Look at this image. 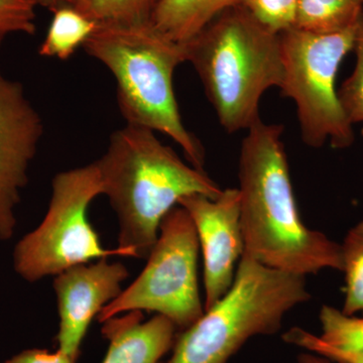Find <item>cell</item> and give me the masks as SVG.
<instances>
[{
  "mask_svg": "<svg viewBox=\"0 0 363 363\" xmlns=\"http://www.w3.org/2000/svg\"><path fill=\"white\" fill-rule=\"evenodd\" d=\"M51 11V25L40 45L39 55L64 61L84 45L96 30L98 23L74 6H61Z\"/></svg>",
  "mask_w": 363,
  "mask_h": 363,
  "instance_id": "obj_14",
  "label": "cell"
},
{
  "mask_svg": "<svg viewBox=\"0 0 363 363\" xmlns=\"http://www.w3.org/2000/svg\"><path fill=\"white\" fill-rule=\"evenodd\" d=\"M83 48L116 78L117 104L126 123L169 136L192 167L203 169L204 147L184 125L174 92V73L187 62L185 45L149 21L98 23Z\"/></svg>",
  "mask_w": 363,
  "mask_h": 363,
  "instance_id": "obj_3",
  "label": "cell"
},
{
  "mask_svg": "<svg viewBox=\"0 0 363 363\" xmlns=\"http://www.w3.org/2000/svg\"><path fill=\"white\" fill-rule=\"evenodd\" d=\"M154 133L126 124L112 133L106 152L95 162L102 195L118 219L117 247L124 257L138 259L149 257L162 218L182 198L201 194L216 199L222 193L204 169L188 166Z\"/></svg>",
  "mask_w": 363,
  "mask_h": 363,
  "instance_id": "obj_2",
  "label": "cell"
},
{
  "mask_svg": "<svg viewBox=\"0 0 363 363\" xmlns=\"http://www.w3.org/2000/svg\"><path fill=\"white\" fill-rule=\"evenodd\" d=\"M284 128L262 119L248 130L240 156L245 255L264 266L305 277L342 272L341 245L301 218L289 171Z\"/></svg>",
  "mask_w": 363,
  "mask_h": 363,
  "instance_id": "obj_1",
  "label": "cell"
},
{
  "mask_svg": "<svg viewBox=\"0 0 363 363\" xmlns=\"http://www.w3.org/2000/svg\"><path fill=\"white\" fill-rule=\"evenodd\" d=\"M238 0H162L152 13V25L169 39L187 43Z\"/></svg>",
  "mask_w": 363,
  "mask_h": 363,
  "instance_id": "obj_13",
  "label": "cell"
},
{
  "mask_svg": "<svg viewBox=\"0 0 363 363\" xmlns=\"http://www.w3.org/2000/svg\"><path fill=\"white\" fill-rule=\"evenodd\" d=\"M16 203L0 194V240H9L13 235L16 226Z\"/></svg>",
  "mask_w": 363,
  "mask_h": 363,
  "instance_id": "obj_24",
  "label": "cell"
},
{
  "mask_svg": "<svg viewBox=\"0 0 363 363\" xmlns=\"http://www.w3.org/2000/svg\"><path fill=\"white\" fill-rule=\"evenodd\" d=\"M284 340L298 347L304 348L309 352L321 355L331 362L335 363H363V350L345 351L339 350L325 343L320 336L314 335L304 329H290L284 334Z\"/></svg>",
  "mask_w": 363,
  "mask_h": 363,
  "instance_id": "obj_22",
  "label": "cell"
},
{
  "mask_svg": "<svg viewBox=\"0 0 363 363\" xmlns=\"http://www.w3.org/2000/svg\"><path fill=\"white\" fill-rule=\"evenodd\" d=\"M341 248L346 284L341 311L351 316H363V221L348 231Z\"/></svg>",
  "mask_w": 363,
  "mask_h": 363,
  "instance_id": "obj_16",
  "label": "cell"
},
{
  "mask_svg": "<svg viewBox=\"0 0 363 363\" xmlns=\"http://www.w3.org/2000/svg\"><path fill=\"white\" fill-rule=\"evenodd\" d=\"M184 45L222 128L233 133L259 121L260 98L285 78L279 33L234 6Z\"/></svg>",
  "mask_w": 363,
  "mask_h": 363,
  "instance_id": "obj_4",
  "label": "cell"
},
{
  "mask_svg": "<svg viewBox=\"0 0 363 363\" xmlns=\"http://www.w3.org/2000/svg\"><path fill=\"white\" fill-rule=\"evenodd\" d=\"M190 215L204 260V310L216 304L233 286L236 266L245 252L238 188L226 189L216 199L186 196L178 203Z\"/></svg>",
  "mask_w": 363,
  "mask_h": 363,
  "instance_id": "obj_9",
  "label": "cell"
},
{
  "mask_svg": "<svg viewBox=\"0 0 363 363\" xmlns=\"http://www.w3.org/2000/svg\"><path fill=\"white\" fill-rule=\"evenodd\" d=\"M357 63L338 91L344 113L351 124L363 123V13L357 23L354 49Z\"/></svg>",
  "mask_w": 363,
  "mask_h": 363,
  "instance_id": "obj_19",
  "label": "cell"
},
{
  "mask_svg": "<svg viewBox=\"0 0 363 363\" xmlns=\"http://www.w3.org/2000/svg\"><path fill=\"white\" fill-rule=\"evenodd\" d=\"M162 0H76L74 6L97 23L149 21Z\"/></svg>",
  "mask_w": 363,
  "mask_h": 363,
  "instance_id": "obj_17",
  "label": "cell"
},
{
  "mask_svg": "<svg viewBox=\"0 0 363 363\" xmlns=\"http://www.w3.org/2000/svg\"><path fill=\"white\" fill-rule=\"evenodd\" d=\"M37 0H0V38L11 33L35 35Z\"/></svg>",
  "mask_w": 363,
  "mask_h": 363,
  "instance_id": "obj_21",
  "label": "cell"
},
{
  "mask_svg": "<svg viewBox=\"0 0 363 363\" xmlns=\"http://www.w3.org/2000/svg\"><path fill=\"white\" fill-rule=\"evenodd\" d=\"M38 6L45 7V9H52L61 6H74L76 0H37Z\"/></svg>",
  "mask_w": 363,
  "mask_h": 363,
  "instance_id": "obj_25",
  "label": "cell"
},
{
  "mask_svg": "<svg viewBox=\"0 0 363 363\" xmlns=\"http://www.w3.org/2000/svg\"><path fill=\"white\" fill-rule=\"evenodd\" d=\"M130 272L121 262L107 259L77 264L55 276L60 317L58 350L78 360L91 322L105 306L116 300Z\"/></svg>",
  "mask_w": 363,
  "mask_h": 363,
  "instance_id": "obj_10",
  "label": "cell"
},
{
  "mask_svg": "<svg viewBox=\"0 0 363 363\" xmlns=\"http://www.w3.org/2000/svg\"><path fill=\"white\" fill-rule=\"evenodd\" d=\"M2 40H4V39H2V38H0V48H1Z\"/></svg>",
  "mask_w": 363,
  "mask_h": 363,
  "instance_id": "obj_27",
  "label": "cell"
},
{
  "mask_svg": "<svg viewBox=\"0 0 363 363\" xmlns=\"http://www.w3.org/2000/svg\"><path fill=\"white\" fill-rule=\"evenodd\" d=\"M310 298L305 277L243 253L228 292L177 336L169 363H228L250 339L277 333L286 315Z\"/></svg>",
  "mask_w": 363,
  "mask_h": 363,
  "instance_id": "obj_5",
  "label": "cell"
},
{
  "mask_svg": "<svg viewBox=\"0 0 363 363\" xmlns=\"http://www.w3.org/2000/svg\"><path fill=\"white\" fill-rule=\"evenodd\" d=\"M99 195L102 183L96 162L57 174L44 219L14 247L16 274L35 283L91 260L124 257L118 247H102L88 218L90 204Z\"/></svg>",
  "mask_w": 363,
  "mask_h": 363,
  "instance_id": "obj_7",
  "label": "cell"
},
{
  "mask_svg": "<svg viewBox=\"0 0 363 363\" xmlns=\"http://www.w3.org/2000/svg\"><path fill=\"white\" fill-rule=\"evenodd\" d=\"M44 124L18 81L0 70V194L18 204Z\"/></svg>",
  "mask_w": 363,
  "mask_h": 363,
  "instance_id": "obj_11",
  "label": "cell"
},
{
  "mask_svg": "<svg viewBox=\"0 0 363 363\" xmlns=\"http://www.w3.org/2000/svg\"><path fill=\"white\" fill-rule=\"evenodd\" d=\"M363 13V0H298L296 28L331 33L354 26Z\"/></svg>",
  "mask_w": 363,
  "mask_h": 363,
  "instance_id": "obj_15",
  "label": "cell"
},
{
  "mask_svg": "<svg viewBox=\"0 0 363 363\" xmlns=\"http://www.w3.org/2000/svg\"><path fill=\"white\" fill-rule=\"evenodd\" d=\"M357 23L337 33L294 26L279 33L285 70L281 94L295 102L303 142L309 147L330 140L335 149H345L354 142L335 82L343 59L354 49Z\"/></svg>",
  "mask_w": 363,
  "mask_h": 363,
  "instance_id": "obj_6",
  "label": "cell"
},
{
  "mask_svg": "<svg viewBox=\"0 0 363 363\" xmlns=\"http://www.w3.org/2000/svg\"><path fill=\"white\" fill-rule=\"evenodd\" d=\"M321 335L325 343L339 350H363V316H351L332 306L320 311Z\"/></svg>",
  "mask_w": 363,
  "mask_h": 363,
  "instance_id": "obj_18",
  "label": "cell"
},
{
  "mask_svg": "<svg viewBox=\"0 0 363 363\" xmlns=\"http://www.w3.org/2000/svg\"><path fill=\"white\" fill-rule=\"evenodd\" d=\"M298 0H238L253 18L272 32L281 33L294 28Z\"/></svg>",
  "mask_w": 363,
  "mask_h": 363,
  "instance_id": "obj_20",
  "label": "cell"
},
{
  "mask_svg": "<svg viewBox=\"0 0 363 363\" xmlns=\"http://www.w3.org/2000/svg\"><path fill=\"white\" fill-rule=\"evenodd\" d=\"M101 324L108 341L102 363H162L176 341L175 324L159 314L143 321L142 311L125 312Z\"/></svg>",
  "mask_w": 363,
  "mask_h": 363,
  "instance_id": "obj_12",
  "label": "cell"
},
{
  "mask_svg": "<svg viewBox=\"0 0 363 363\" xmlns=\"http://www.w3.org/2000/svg\"><path fill=\"white\" fill-rule=\"evenodd\" d=\"M298 363H331L330 360L327 358L318 355L316 353L309 352V351L298 355Z\"/></svg>",
  "mask_w": 363,
  "mask_h": 363,
  "instance_id": "obj_26",
  "label": "cell"
},
{
  "mask_svg": "<svg viewBox=\"0 0 363 363\" xmlns=\"http://www.w3.org/2000/svg\"><path fill=\"white\" fill-rule=\"evenodd\" d=\"M4 363H77L61 350L51 352L42 348H28L9 357Z\"/></svg>",
  "mask_w": 363,
  "mask_h": 363,
  "instance_id": "obj_23",
  "label": "cell"
},
{
  "mask_svg": "<svg viewBox=\"0 0 363 363\" xmlns=\"http://www.w3.org/2000/svg\"><path fill=\"white\" fill-rule=\"evenodd\" d=\"M199 240L190 215L174 207L162 218L145 269L98 315L100 323L130 311L156 312L183 331L204 314L198 284Z\"/></svg>",
  "mask_w": 363,
  "mask_h": 363,
  "instance_id": "obj_8",
  "label": "cell"
}]
</instances>
